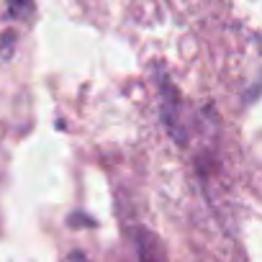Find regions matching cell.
Instances as JSON below:
<instances>
[{
    "label": "cell",
    "instance_id": "cell-2",
    "mask_svg": "<svg viewBox=\"0 0 262 262\" xmlns=\"http://www.w3.org/2000/svg\"><path fill=\"white\" fill-rule=\"evenodd\" d=\"M6 3H8L11 18H18V21H29L34 16V11H36L34 0H6Z\"/></svg>",
    "mask_w": 262,
    "mask_h": 262
},
{
    "label": "cell",
    "instance_id": "cell-1",
    "mask_svg": "<svg viewBox=\"0 0 262 262\" xmlns=\"http://www.w3.org/2000/svg\"><path fill=\"white\" fill-rule=\"evenodd\" d=\"M137 254H139V262H170L162 239L152 234L149 229L137 231Z\"/></svg>",
    "mask_w": 262,
    "mask_h": 262
},
{
    "label": "cell",
    "instance_id": "cell-4",
    "mask_svg": "<svg viewBox=\"0 0 262 262\" xmlns=\"http://www.w3.org/2000/svg\"><path fill=\"white\" fill-rule=\"evenodd\" d=\"M70 262H88V259H85L80 252H72V254H70Z\"/></svg>",
    "mask_w": 262,
    "mask_h": 262
},
{
    "label": "cell",
    "instance_id": "cell-3",
    "mask_svg": "<svg viewBox=\"0 0 262 262\" xmlns=\"http://www.w3.org/2000/svg\"><path fill=\"white\" fill-rule=\"evenodd\" d=\"M11 44H13V34H3V41H0V57H11Z\"/></svg>",
    "mask_w": 262,
    "mask_h": 262
}]
</instances>
